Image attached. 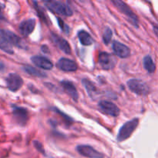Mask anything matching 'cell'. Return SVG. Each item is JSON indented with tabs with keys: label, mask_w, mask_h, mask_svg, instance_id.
I'll list each match as a JSON object with an SVG mask.
<instances>
[{
	"label": "cell",
	"mask_w": 158,
	"mask_h": 158,
	"mask_svg": "<svg viewBox=\"0 0 158 158\" xmlns=\"http://www.w3.org/2000/svg\"><path fill=\"white\" fill-rule=\"evenodd\" d=\"M154 33H155L156 35H157L158 36V27H157V26H154Z\"/></svg>",
	"instance_id": "cell-27"
},
{
	"label": "cell",
	"mask_w": 158,
	"mask_h": 158,
	"mask_svg": "<svg viewBox=\"0 0 158 158\" xmlns=\"http://www.w3.org/2000/svg\"><path fill=\"white\" fill-rule=\"evenodd\" d=\"M4 8V6H3L2 3H0V19H2L3 18V15H2V9Z\"/></svg>",
	"instance_id": "cell-25"
},
{
	"label": "cell",
	"mask_w": 158,
	"mask_h": 158,
	"mask_svg": "<svg viewBox=\"0 0 158 158\" xmlns=\"http://www.w3.org/2000/svg\"><path fill=\"white\" fill-rule=\"evenodd\" d=\"M12 114L15 118V121L20 125H25L29 119V114L27 110L25 108L20 107V106H13L12 110Z\"/></svg>",
	"instance_id": "cell-9"
},
{
	"label": "cell",
	"mask_w": 158,
	"mask_h": 158,
	"mask_svg": "<svg viewBox=\"0 0 158 158\" xmlns=\"http://www.w3.org/2000/svg\"><path fill=\"white\" fill-rule=\"evenodd\" d=\"M112 35L113 33L111 29H110V28L106 27V29H105L104 32H103V41L105 44L106 45L109 44L111 38H112Z\"/></svg>",
	"instance_id": "cell-22"
},
{
	"label": "cell",
	"mask_w": 158,
	"mask_h": 158,
	"mask_svg": "<svg viewBox=\"0 0 158 158\" xmlns=\"http://www.w3.org/2000/svg\"><path fill=\"white\" fill-rule=\"evenodd\" d=\"M4 68H5L4 63H2V61H1V60H0V71L3 70V69H4Z\"/></svg>",
	"instance_id": "cell-26"
},
{
	"label": "cell",
	"mask_w": 158,
	"mask_h": 158,
	"mask_svg": "<svg viewBox=\"0 0 158 158\" xmlns=\"http://www.w3.org/2000/svg\"><path fill=\"white\" fill-rule=\"evenodd\" d=\"M45 6L54 13L64 16H71L73 15V11L69 6L62 2L47 1L45 2Z\"/></svg>",
	"instance_id": "cell-2"
},
{
	"label": "cell",
	"mask_w": 158,
	"mask_h": 158,
	"mask_svg": "<svg viewBox=\"0 0 158 158\" xmlns=\"http://www.w3.org/2000/svg\"><path fill=\"white\" fill-rule=\"evenodd\" d=\"M113 50L117 56L120 58H127L131 54L130 49L123 43L118 41H114L113 43Z\"/></svg>",
	"instance_id": "cell-13"
},
{
	"label": "cell",
	"mask_w": 158,
	"mask_h": 158,
	"mask_svg": "<svg viewBox=\"0 0 158 158\" xmlns=\"http://www.w3.org/2000/svg\"><path fill=\"white\" fill-rule=\"evenodd\" d=\"M35 20L34 19H29L20 23L19 26V30L23 36L26 37L32 33V31L35 29Z\"/></svg>",
	"instance_id": "cell-10"
},
{
	"label": "cell",
	"mask_w": 158,
	"mask_h": 158,
	"mask_svg": "<svg viewBox=\"0 0 158 158\" xmlns=\"http://www.w3.org/2000/svg\"><path fill=\"white\" fill-rule=\"evenodd\" d=\"M58 23H59V25H60V27L62 29V30H63L66 34L69 33V26H66V25L64 23V22H63L61 19L58 18Z\"/></svg>",
	"instance_id": "cell-23"
},
{
	"label": "cell",
	"mask_w": 158,
	"mask_h": 158,
	"mask_svg": "<svg viewBox=\"0 0 158 158\" xmlns=\"http://www.w3.org/2000/svg\"><path fill=\"white\" fill-rule=\"evenodd\" d=\"M0 49L8 54H13L14 52L12 45L4 35L2 29H0Z\"/></svg>",
	"instance_id": "cell-16"
},
{
	"label": "cell",
	"mask_w": 158,
	"mask_h": 158,
	"mask_svg": "<svg viewBox=\"0 0 158 158\" xmlns=\"http://www.w3.org/2000/svg\"><path fill=\"white\" fill-rule=\"evenodd\" d=\"M6 85L8 89L12 92L18 91L23 85V80L20 76L15 73L9 74L6 79Z\"/></svg>",
	"instance_id": "cell-7"
},
{
	"label": "cell",
	"mask_w": 158,
	"mask_h": 158,
	"mask_svg": "<svg viewBox=\"0 0 158 158\" xmlns=\"http://www.w3.org/2000/svg\"><path fill=\"white\" fill-rule=\"evenodd\" d=\"M23 70L25 72L27 73L28 74L31 76H33V77H46V75L45 73L42 72L40 69H36V68H34L32 66H24L23 67Z\"/></svg>",
	"instance_id": "cell-20"
},
{
	"label": "cell",
	"mask_w": 158,
	"mask_h": 158,
	"mask_svg": "<svg viewBox=\"0 0 158 158\" xmlns=\"http://www.w3.org/2000/svg\"><path fill=\"white\" fill-rule=\"evenodd\" d=\"M57 67L65 72H73L77 69V65L73 60L61 58L57 62Z\"/></svg>",
	"instance_id": "cell-12"
},
{
	"label": "cell",
	"mask_w": 158,
	"mask_h": 158,
	"mask_svg": "<svg viewBox=\"0 0 158 158\" xmlns=\"http://www.w3.org/2000/svg\"><path fill=\"white\" fill-rule=\"evenodd\" d=\"M52 39H53L54 43L56 44V46H58L59 49H60V50H62L66 54L71 53L70 46H69V43H68L66 40H64V39L63 38H60V37L57 36V35H52Z\"/></svg>",
	"instance_id": "cell-17"
},
{
	"label": "cell",
	"mask_w": 158,
	"mask_h": 158,
	"mask_svg": "<svg viewBox=\"0 0 158 158\" xmlns=\"http://www.w3.org/2000/svg\"><path fill=\"white\" fill-rule=\"evenodd\" d=\"M34 145H35V147L37 148V150H38L39 151H40L41 153H43V154H45L44 150H43V145H42L41 143H40V142H39V141H34Z\"/></svg>",
	"instance_id": "cell-24"
},
{
	"label": "cell",
	"mask_w": 158,
	"mask_h": 158,
	"mask_svg": "<svg viewBox=\"0 0 158 158\" xmlns=\"http://www.w3.org/2000/svg\"><path fill=\"white\" fill-rule=\"evenodd\" d=\"M77 151L80 155L87 158H104V155L89 145L77 146Z\"/></svg>",
	"instance_id": "cell-8"
},
{
	"label": "cell",
	"mask_w": 158,
	"mask_h": 158,
	"mask_svg": "<svg viewBox=\"0 0 158 158\" xmlns=\"http://www.w3.org/2000/svg\"><path fill=\"white\" fill-rule=\"evenodd\" d=\"M98 63L102 69L108 70L115 67L117 64V59L112 54L102 52L98 56Z\"/></svg>",
	"instance_id": "cell-5"
},
{
	"label": "cell",
	"mask_w": 158,
	"mask_h": 158,
	"mask_svg": "<svg viewBox=\"0 0 158 158\" xmlns=\"http://www.w3.org/2000/svg\"><path fill=\"white\" fill-rule=\"evenodd\" d=\"M139 123V120L137 118L133 119L132 120L127 122L125 124L122 126L119 131L118 134H117V140L118 142H122L126 140L127 139L129 138L131 134L134 133L136 128L137 127Z\"/></svg>",
	"instance_id": "cell-1"
},
{
	"label": "cell",
	"mask_w": 158,
	"mask_h": 158,
	"mask_svg": "<svg viewBox=\"0 0 158 158\" xmlns=\"http://www.w3.org/2000/svg\"><path fill=\"white\" fill-rule=\"evenodd\" d=\"M82 83H83L85 89L87 91L88 94H89V96L90 97H94V96H96L98 94V89H97V88L89 80H87V79H83L82 80Z\"/></svg>",
	"instance_id": "cell-18"
},
{
	"label": "cell",
	"mask_w": 158,
	"mask_h": 158,
	"mask_svg": "<svg viewBox=\"0 0 158 158\" xmlns=\"http://www.w3.org/2000/svg\"><path fill=\"white\" fill-rule=\"evenodd\" d=\"M143 66L149 73H153L156 69L155 63L150 56H147L143 58Z\"/></svg>",
	"instance_id": "cell-21"
},
{
	"label": "cell",
	"mask_w": 158,
	"mask_h": 158,
	"mask_svg": "<svg viewBox=\"0 0 158 158\" xmlns=\"http://www.w3.org/2000/svg\"><path fill=\"white\" fill-rule=\"evenodd\" d=\"M60 84L62 85L63 89L66 91V93H67L70 96L71 98L75 100V101H77L79 98V95L74 85L71 82L68 81V80H63V81L60 82Z\"/></svg>",
	"instance_id": "cell-14"
},
{
	"label": "cell",
	"mask_w": 158,
	"mask_h": 158,
	"mask_svg": "<svg viewBox=\"0 0 158 158\" xmlns=\"http://www.w3.org/2000/svg\"><path fill=\"white\" fill-rule=\"evenodd\" d=\"M112 2L114 3L116 6V7L118 8L125 15H127V17L128 19L130 20V22L132 23L133 26H136V27H138V18H137V15L133 12V11L131 10V8H130L126 3L123 2L122 1H120V0L112 1Z\"/></svg>",
	"instance_id": "cell-3"
},
{
	"label": "cell",
	"mask_w": 158,
	"mask_h": 158,
	"mask_svg": "<svg viewBox=\"0 0 158 158\" xmlns=\"http://www.w3.org/2000/svg\"><path fill=\"white\" fill-rule=\"evenodd\" d=\"M31 60L33 63L34 65L40 69H52L53 67V64L52 62L47 59L46 57L41 56H34L31 58Z\"/></svg>",
	"instance_id": "cell-11"
},
{
	"label": "cell",
	"mask_w": 158,
	"mask_h": 158,
	"mask_svg": "<svg viewBox=\"0 0 158 158\" xmlns=\"http://www.w3.org/2000/svg\"><path fill=\"white\" fill-rule=\"evenodd\" d=\"M78 38L81 44L83 46H90L94 42L91 35L84 30H81L78 32Z\"/></svg>",
	"instance_id": "cell-19"
},
{
	"label": "cell",
	"mask_w": 158,
	"mask_h": 158,
	"mask_svg": "<svg viewBox=\"0 0 158 158\" xmlns=\"http://www.w3.org/2000/svg\"><path fill=\"white\" fill-rule=\"evenodd\" d=\"M98 107L100 110L106 115L117 117L120 114V109L117 105L107 100H101L99 102Z\"/></svg>",
	"instance_id": "cell-6"
},
{
	"label": "cell",
	"mask_w": 158,
	"mask_h": 158,
	"mask_svg": "<svg viewBox=\"0 0 158 158\" xmlns=\"http://www.w3.org/2000/svg\"><path fill=\"white\" fill-rule=\"evenodd\" d=\"M129 89L134 94L139 96H146L149 93V88L148 85L140 80L132 79L127 82Z\"/></svg>",
	"instance_id": "cell-4"
},
{
	"label": "cell",
	"mask_w": 158,
	"mask_h": 158,
	"mask_svg": "<svg viewBox=\"0 0 158 158\" xmlns=\"http://www.w3.org/2000/svg\"><path fill=\"white\" fill-rule=\"evenodd\" d=\"M2 32L4 33V35L7 37V39L9 40V41L10 42V43L12 46H15L16 47L19 48L25 47L24 43H23V40L18 35H16L15 33H13V32H12L9 30H6V29H2Z\"/></svg>",
	"instance_id": "cell-15"
}]
</instances>
